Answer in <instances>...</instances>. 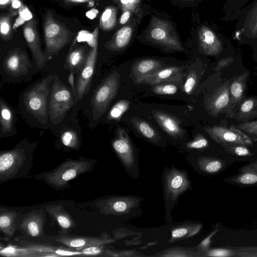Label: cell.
Returning <instances> with one entry per match:
<instances>
[{
    "label": "cell",
    "mask_w": 257,
    "mask_h": 257,
    "mask_svg": "<svg viewBox=\"0 0 257 257\" xmlns=\"http://www.w3.org/2000/svg\"><path fill=\"white\" fill-rule=\"evenodd\" d=\"M119 74L116 71H113L95 90L91 100L94 119L100 117L108 108L116 95L119 87Z\"/></svg>",
    "instance_id": "8992f818"
},
{
    "label": "cell",
    "mask_w": 257,
    "mask_h": 257,
    "mask_svg": "<svg viewBox=\"0 0 257 257\" xmlns=\"http://www.w3.org/2000/svg\"><path fill=\"white\" fill-rule=\"evenodd\" d=\"M189 187L185 175L176 170H173L167 178V189L172 197H175Z\"/></svg>",
    "instance_id": "4316f807"
},
{
    "label": "cell",
    "mask_w": 257,
    "mask_h": 257,
    "mask_svg": "<svg viewBox=\"0 0 257 257\" xmlns=\"http://www.w3.org/2000/svg\"><path fill=\"white\" fill-rule=\"evenodd\" d=\"M133 30L131 27L124 26L118 30L112 38L107 42L105 47L111 51H118L125 48L129 44Z\"/></svg>",
    "instance_id": "83f0119b"
},
{
    "label": "cell",
    "mask_w": 257,
    "mask_h": 257,
    "mask_svg": "<svg viewBox=\"0 0 257 257\" xmlns=\"http://www.w3.org/2000/svg\"><path fill=\"white\" fill-rule=\"evenodd\" d=\"M257 117V98L250 97L245 99L240 104L235 115L238 121H247Z\"/></svg>",
    "instance_id": "f546056e"
},
{
    "label": "cell",
    "mask_w": 257,
    "mask_h": 257,
    "mask_svg": "<svg viewBox=\"0 0 257 257\" xmlns=\"http://www.w3.org/2000/svg\"><path fill=\"white\" fill-rule=\"evenodd\" d=\"M130 102L126 99H121L117 101L111 107L108 113L107 118L108 120H118L122 115L128 109Z\"/></svg>",
    "instance_id": "8d00e7d4"
},
{
    "label": "cell",
    "mask_w": 257,
    "mask_h": 257,
    "mask_svg": "<svg viewBox=\"0 0 257 257\" xmlns=\"http://www.w3.org/2000/svg\"><path fill=\"white\" fill-rule=\"evenodd\" d=\"M197 34L199 48L204 55L218 56L224 50L227 40L216 28L203 24L199 28Z\"/></svg>",
    "instance_id": "9c48e42d"
},
{
    "label": "cell",
    "mask_w": 257,
    "mask_h": 257,
    "mask_svg": "<svg viewBox=\"0 0 257 257\" xmlns=\"http://www.w3.org/2000/svg\"><path fill=\"white\" fill-rule=\"evenodd\" d=\"M256 57H257V50H256Z\"/></svg>",
    "instance_id": "94428289"
},
{
    "label": "cell",
    "mask_w": 257,
    "mask_h": 257,
    "mask_svg": "<svg viewBox=\"0 0 257 257\" xmlns=\"http://www.w3.org/2000/svg\"><path fill=\"white\" fill-rule=\"evenodd\" d=\"M182 1H194V0H182Z\"/></svg>",
    "instance_id": "91938a15"
},
{
    "label": "cell",
    "mask_w": 257,
    "mask_h": 257,
    "mask_svg": "<svg viewBox=\"0 0 257 257\" xmlns=\"http://www.w3.org/2000/svg\"><path fill=\"white\" fill-rule=\"evenodd\" d=\"M201 227V224L182 225L176 227L172 230V239L175 240L192 236L197 233Z\"/></svg>",
    "instance_id": "d590c367"
},
{
    "label": "cell",
    "mask_w": 257,
    "mask_h": 257,
    "mask_svg": "<svg viewBox=\"0 0 257 257\" xmlns=\"http://www.w3.org/2000/svg\"><path fill=\"white\" fill-rule=\"evenodd\" d=\"M187 252H185L183 250H173L169 251L165 254H163V256H190L189 254H186Z\"/></svg>",
    "instance_id": "816d5d0a"
},
{
    "label": "cell",
    "mask_w": 257,
    "mask_h": 257,
    "mask_svg": "<svg viewBox=\"0 0 257 257\" xmlns=\"http://www.w3.org/2000/svg\"><path fill=\"white\" fill-rule=\"evenodd\" d=\"M61 141L63 145L71 150H78L80 142L77 133L73 130L64 132L61 136Z\"/></svg>",
    "instance_id": "74e56055"
},
{
    "label": "cell",
    "mask_w": 257,
    "mask_h": 257,
    "mask_svg": "<svg viewBox=\"0 0 257 257\" xmlns=\"http://www.w3.org/2000/svg\"><path fill=\"white\" fill-rule=\"evenodd\" d=\"M210 137L218 143L250 146L252 141L243 132L234 125L229 127L214 125L203 128Z\"/></svg>",
    "instance_id": "7c38bea8"
},
{
    "label": "cell",
    "mask_w": 257,
    "mask_h": 257,
    "mask_svg": "<svg viewBox=\"0 0 257 257\" xmlns=\"http://www.w3.org/2000/svg\"><path fill=\"white\" fill-rule=\"evenodd\" d=\"M0 107L1 135H6L13 131V114L11 108L2 98L0 100Z\"/></svg>",
    "instance_id": "836d02e7"
},
{
    "label": "cell",
    "mask_w": 257,
    "mask_h": 257,
    "mask_svg": "<svg viewBox=\"0 0 257 257\" xmlns=\"http://www.w3.org/2000/svg\"><path fill=\"white\" fill-rule=\"evenodd\" d=\"M178 85L174 83H162L152 86V91L160 95H172L175 94L178 91Z\"/></svg>",
    "instance_id": "ab89813d"
},
{
    "label": "cell",
    "mask_w": 257,
    "mask_h": 257,
    "mask_svg": "<svg viewBox=\"0 0 257 257\" xmlns=\"http://www.w3.org/2000/svg\"><path fill=\"white\" fill-rule=\"evenodd\" d=\"M104 245L91 246L80 250L83 255H98L102 253Z\"/></svg>",
    "instance_id": "c3c4849f"
},
{
    "label": "cell",
    "mask_w": 257,
    "mask_h": 257,
    "mask_svg": "<svg viewBox=\"0 0 257 257\" xmlns=\"http://www.w3.org/2000/svg\"><path fill=\"white\" fill-rule=\"evenodd\" d=\"M44 209L50 217L57 223L60 229L58 234L70 233L76 227V222L62 204L47 205Z\"/></svg>",
    "instance_id": "d6986e66"
},
{
    "label": "cell",
    "mask_w": 257,
    "mask_h": 257,
    "mask_svg": "<svg viewBox=\"0 0 257 257\" xmlns=\"http://www.w3.org/2000/svg\"><path fill=\"white\" fill-rule=\"evenodd\" d=\"M99 32V27L97 26L93 32L91 33V39L88 42L87 44L91 48L97 47L98 37Z\"/></svg>",
    "instance_id": "f907efd6"
},
{
    "label": "cell",
    "mask_w": 257,
    "mask_h": 257,
    "mask_svg": "<svg viewBox=\"0 0 257 257\" xmlns=\"http://www.w3.org/2000/svg\"><path fill=\"white\" fill-rule=\"evenodd\" d=\"M248 75L247 72L243 73L234 78L230 84V103L226 112L230 117L234 115L233 110L239 105L243 97Z\"/></svg>",
    "instance_id": "cb8c5ba5"
},
{
    "label": "cell",
    "mask_w": 257,
    "mask_h": 257,
    "mask_svg": "<svg viewBox=\"0 0 257 257\" xmlns=\"http://www.w3.org/2000/svg\"><path fill=\"white\" fill-rule=\"evenodd\" d=\"M98 13V11L96 9H92L90 11L87 12L86 16L88 18L92 19L95 18Z\"/></svg>",
    "instance_id": "6f0895ef"
},
{
    "label": "cell",
    "mask_w": 257,
    "mask_h": 257,
    "mask_svg": "<svg viewBox=\"0 0 257 257\" xmlns=\"http://www.w3.org/2000/svg\"><path fill=\"white\" fill-rule=\"evenodd\" d=\"M17 236L14 238L17 244L32 251L35 257L83 255L81 250H77L62 245H54L48 242H38L23 239Z\"/></svg>",
    "instance_id": "30bf717a"
},
{
    "label": "cell",
    "mask_w": 257,
    "mask_h": 257,
    "mask_svg": "<svg viewBox=\"0 0 257 257\" xmlns=\"http://www.w3.org/2000/svg\"><path fill=\"white\" fill-rule=\"evenodd\" d=\"M230 83L231 80L225 82L217 88L207 100V109L212 116H217L220 113L227 112L230 103Z\"/></svg>",
    "instance_id": "ac0fdd59"
},
{
    "label": "cell",
    "mask_w": 257,
    "mask_h": 257,
    "mask_svg": "<svg viewBox=\"0 0 257 257\" xmlns=\"http://www.w3.org/2000/svg\"><path fill=\"white\" fill-rule=\"evenodd\" d=\"M37 142L26 139L12 149L0 152V184L21 178H27L33 165V155Z\"/></svg>",
    "instance_id": "6da1fadb"
},
{
    "label": "cell",
    "mask_w": 257,
    "mask_h": 257,
    "mask_svg": "<svg viewBox=\"0 0 257 257\" xmlns=\"http://www.w3.org/2000/svg\"><path fill=\"white\" fill-rule=\"evenodd\" d=\"M103 0H55L61 6L65 8H71L74 6H86L87 7H93L95 4Z\"/></svg>",
    "instance_id": "60d3db41"
},
{
    "label": "cell",
    "mask_w": 257,
    "mask_h": 257,
    "mask_svg": "<svg viewBox=\"0 0 257 257\" xmlns=\"http://www.w3.org/2000/svg\"><path fill=\"white\" fill-rule=\"evenodd\" d=\"M68 82L72 89L73 93L75 97L76 98V91L75 89V86L74 85V77H73V71H71L70 74L68 77Z\"/></svg>",
    "instance_id": "9f6ffc18"
},
{
    "label": "cell",
    "mask_w": 257,
    "mask_h": 257,
    "mask_svg": "<svg viewBox=\"0 0 257 257\" xmlns=\"http://www.w3.org/2000/svg\"><path fill=\"white\" fill-rule=\"evenodd\" d=\"M21 212L14 209L0 207V231L4 235V240L9 241L18 230L19 219Z\"/></svg>",
    "instance_id": "7402d4cb"
},
{
    "label": "cell",
    "mask_w": 257,
    "mask_h": 257,
    "mask_svg": "<svg viewBox=\"0 0 257 257\" xmlns=\"http://www.w3.org/2000/svg\"><path fill=\"white\" fill-rule=\"evenodd\" d=\"M197 78L195 71H191L189 72L183 85V90L186 94H191L196 85Z\"/></svg>",
    "instance_id": "7bdbcfd3"
},
{
    "label": "cell",
    "mask_w": 257,
    "mask_h": 257,
    "mask_svg": "<svg viewBox=\"0 0 257 257\" xmlns=\"http://www.w3.org/2000/svg\"><path fill=\"white\" fill-rule=\"evenodd\" d=\"M164 66L163 62L157 59L146 58L138 60L132 65V77L137 83L144 77Z\"/></svg>",
    "instance_id": "d4e9b609"
},
{
    "label": "cell",
    "mask_w": 257,
    "mask_h": 257,
    "mask_svg": "<svg viewBox=\"0 0 257 257\" xmlns=\"http://www.w3.org/2000/svg\"><path fill=\"white\" fill-rule=\"evenodd\" d=\"M43 27L46 50L51 55L57 54L71 42L74 35L64 24L54 18L50 11L44 15Z\"/></svg>",
    "instance_id": "3957f363"
},
{
    "label": "cell",
    "mask_w": 257,
    "mask_h": 257,
    "mask_svg": "<svg viewBox=\"0 0 257 257\" xmlns=\"http://www.w3.org/2000/svg\"><path fill=\"white\" fill-rule=\"evenodd\" d=\"M250 0H226L222 10L224 14L221 20L225 22L237 20L241 10L246 7Z\"/></svg>",
    "instance_id": "f1b7e54d"
},
{
    "label": "cell",
    "mask_w": 257,
    "mask_h": 257,
    "mask_svg": "<svg viewBox=\"0 0 257 257\" xmlns=\"http://www.w3.org/2000/svg\"><path fill=\"white\" fill-rule=\"evenodd\" d=\"M96 163V160L82 156L77 159L68 158L52 170L36 175L35 178L55 190L69 189L71 180L93 170Z\"/></svg>",
    "instance_id": "7a4b0ae2"
},
{
    "label": "cell",
    "mask_w": 257,
    "mask_h": 257,
    "mask_svg": "<svg viewBox=\"0 0 257 257\" xmlns=\"http://www.w3.org/2000/svg\"><path fill=\"white\" fill-rule=\"evenodd\" d=\"M185 78L184 67L178 66H164L144 77L136 84L153 85L162 83L181 85Z\"/></svg>",
    "instance_id": "5bb4252c"
},
{
    "label": "cell",
    "mask_w": 257,
    "mask_h": 257,
    "mask_svg": "<svg viewBox=\"0 0 257 257\" xmlns=\"http://www.w3.org/2000/svg\"><path fill=\"white\" fill-rule=\"evenodd\" d=\"M131 12L129 11H123L119 19V23L121 25L124 24L127 22L131 16Z\"/></svg>",
    "instance_id": "11a10c76"
},
{
    "label": "cell",
    "mask_w": 257,
    "mask_h": 257,
    "mask_svg": "<svg viewBox=\"0 0 257 257\" xmlns=\"http://www.w3.org/2000/svg\"><path fill=\"white\" fill-rule=\"evenodd\" d=\"M97 55V47L91 48L86 61L80 70L76 86V98L81 99L88 91L94 71Z\"/></svg>",
    "instance_id": "e0dca14e"
},
{
    "label": "cell",
    "mask_w": 257,
    "mask_h": 257,
    "mask_svg": "<svg viewBox=\"0 0 257 257\" xmlns=\"http://www.w3.org/2000/svg\"><path fill=\"white\" fill-rule=\"evenodd\" d=\"M236 20L232 37L238 42L253 45L257 40V0L245 7Z\"/></svg>",
    "instance_id": "52a82bcc"
},
{
    "label": "cell",
    "mask_w": 257,
    "mask_h": 257,
    "mask_svg": "<svg viewBox=\"0 0 257 257\" xmlns=\"http://www.w3.org/2000/svg\"><path fill=\"white\" fill-rule=\"evenodd\" d=\"M201 169L208 173H215L221 169L223 166L222 162L218 159L202 158L199 161Z\"/></svg>",
    "instance_id": "f35d334b"
},
{
    "label": "cell",
    "mask_w": 257,
    "mask_h": 257,
    "mask_svg": "<svg viewBox=\"0 0 257 257\" xmlns=\"http://www.w3.org/2000/svg\"><path fill=\"white\" fill-rule=\"evenodd\" d=\"M253 45L255 46L257 48V40ZM256 50H257V48H256Z\"/></svg>",
    "instance_id": "680465c9"
},
{
    "label": "cell",
    "mask_w": 257,
    "mask_h": 257,
    "mask_svg": "<svg viewBox=\"0 0 257 257\" xmlns=\"http://www.w3.org/2000/svg\"><path fill=\"white\" fill-rule=\"evenodd\" d=\"M233 255L232 252L228 249L217 248L212 249L207 252L208 256H230Z\"/></svg>",
    "instance_id": "681fc988"
},
{
    "label": "cell",
    "mask_w": 257,
    "mask_h": 257,
    "mask_svg": "<svg viewBox=\"0 0 257 257\" xmlns=\"http://www.w3.org/2000/svg\"><path fill=\"white\" fill-rule=\"evenodd\" d=\"M152 115L160 127L174 138H178L184 133L181 122L174 115L160 110H153Z\"/></svg>",
    "instance_id": "603a6c76"
},
{
    "label": "cell",
    "mask_w": 257,
    "mask_h": 257,
    "mask_svg": "<svg viewBox=\"0 0 257 257\" xmlns=\"http://www.w3.org/2000/svg\"><path fill=\"white\" fill-rule=\"evenodd\" d=\"M18 13L16 10L10 9L9 13L1 14L0 36L3 40L8 41L12 38L14 34L13 18L17 15Z\"/></svg>",
    "instance_id": "d6a6232c"
},
{
    "label": "cell",
    "mask_w": 257,
    "mask_h": 257,
    "mask_svg": "<svg viewBox=\"0 0 257 257\" xmlns=\"http://www.w3.org/2000/svg\"><path fill=\"white\" fill-rule=\"evenodd\" d=\"M208 145L207 140L201 134H198L193 140L187 144V147L190 149H200L206 148Z\"/></svg>",
    "instance_id": "ee69618b"
},
{
    "label": "cell",
    "mask_w": 257,
    "mask_h": 257,
    "mask_svg": "<svg viewBox=\"0 0 257 257\" xmlns=\"http://www.w3.org/2000/svg\"><path fill=\"white\" fill-rule=\"evenodd\" d=\"M89 51L86 46H78L71 49L66 57L64 68L71 71H80L86 61Z\"/></svg>",
    "instance_id": "484cf974"
},
{
    "label": "cell",
    "mask_w": 257,
    "mask_h": 257,
    "mask_svg": "<svg viewBox=\"0 0 257 257\" xmlns=\"http://www.w3.org/2000/svg\"><path fill=\"white\" fill-rule=\"evenodd\" d=\"M73 93L59 79L54 76L50 95L49 116L54 123H59L63 119L74 103Z\"/></svg>",
    "instance_id": "5b68a950"
},
{
    "label": "cell",
    "mask_w": 257,
    "mask_h": 257,
    "mask_svg": "<svg viewBox=\"0 0 257 257\" xmlns=\"http://www.w3.org/2000/svg\"><path fill=\"white\" fill-rule=\"evenodd\" d=\"M46 212L45 209L40 208L22 214L19 219L18 230L27 237H43L45 236Z\"/></svg>",
    "instance_id": "8fae6325"
},
{
    "label": "cell",
    "mask_w": 257,
    "mask_h": 257,
    "mask_svg": "<svg viewBox=\"0 0 257 257\" xmlns=\"http://www.w3.org/2000/svg\"><path fill=\"white\" fill-rule=\"evenodd\" d=\"M116 9L112 6L107 7L101 15L99 20V26L103 31H109L113 29L116 25Z\"/></svg>",
    "instance_id": "e575fe53"
},
{
    "label": "cell",
    "mask_w": 257,
    "mask_h": 257,
    "mask_svg": "<svg viewBox=\"0 0 257 257\" xmlns=\"http://www.w3.org/2000/svg\"><path fill=\"white\" fill-rule=\"evenodd\" d=\"M140 0H118V4L123 11H134L139 6Z\"/></svg>",
    "instance_id": "f6af8a7d"
},
{
    "label": "cell",
    "mask_w": 257,
    "mask_h": 257,
    "mask_svg": "<svg viewBox=\"0 0 257 257\" xmlns=\"http://www.w3.org/2000/svg\"><path fill=\"white\" fill-rule=\"evenodd\" d=\"M232 181L242 185L257 184V161L241 168L239 174Z\"/></svg>",
    "instance_id": "1f68e13d"
},
{
    "label": "cell",
    "mask_w": 257,
    "mask_h": 257,
    "mask_svg": "<svg viewBox=\"0 0 257 257\" xmlns=\"http://www.w3.org/2000/svg\"><path fill=\"white\" fill-rule=\"evenodd\" d=\"M234 58L232 56H226L221 59L214 69V71L219 73L221 71L228 66L233 62Z\"/></svg>",
    "instance_id": "7dc6e473"
},
{
    "label": "cell",
    "mask_w": 257,
    "mask_h": 257,
    "mask_svg": "<svg viewBox=\"0 0 257 257\" xmlns=\"http://www.w3.org/2000/svg\"><path fill=\"white\" fill-rule=\"evenodd\" d=\"M135 204V200L131 198L112 197L98 201L96 206L102 214L116 215L126 212Z\"/></svg>",
    "instance_id": "ffe728a7"
},
{
    "label": "cell",
    "mask_w": 257,
    "mask_h": 257,
    "mask_svg": "<svg viewBox=\"0 0 257 257\" xmlns=\"http://www.w3.org/2000/svg\"><path fill=\"white\" fill-rule=\"evenodd\" d=\"M218 230H215L212 232L209 235L205 238L200 243V246L203 249H206L209 246L210 242L211 237L217 232Z\"/></svg>",
    "instance_id": "f5cc1de1"
},
{
    "label": "cell",
    "mask_w": 257,
    "mask_h": 257,
    "mask_svg": "<svg viewBox=\"0 0 257 257\" xmlns=\"http://www.w3.org/2000/svg\"><path fill=\"white\" fill-rule=\"evenodd\" d=\"M236 127L249 136L257 138V120L244 121Z\"/></svg>",
    "instance_id": "b9f144b4"
},
{
    "label": "cell",
    "mask_w": 257,
    "mask_h": 257,
    "mask_svg": "<svg viewBox=\"0 0 257 257\" xmlns=\"http://www.w3.org/2000/svg\"><path fill=\"white\" fill-rule=\"evenodd\" d=\"M23 33L37 66L42 68L45 65L46 59L41 50L38 24L35 19H31L25 24Z\"/></svg>",
    "instance_id": "2e32d148"
},
{
    "label": "cell",
    "mask_w": 257,
    "mask_h": 257,
    "mask_svg": "<svg viewBox=\"0 0 257 257\" xmlns=\"http://www.w3.org/2000/svg\"><path fill=\"white\" fill-rule=\"evenodd\" d=\"M112 146L116 154L124 164L127 166H131L133 164V147L128 135L123 128H118L116 137L112 141Z\"/></svg>",
    "instance_id": "44dd1931"
},
{
    "label": "cell",
    "mask_w": 257,
    "mask_h": 257,
    "mask_svg": "<svg viewBox=\"0 0 257 257\" xmlns=\"http://www.w3.org/2000/svg\"><path fill=\"white\" fill-rule=\"evenodd\" d=\"M53 79L54 76L50 75L33 85L24 95V103L28 111L43 123L47 120L48 98Z\"/></svg>",
    "instance_id": "277c9868"
},
{
    "label": "cell",
    "mask_w": 257,
    "mask_h": 257,
    "mask_svg": "<svg viewBox=\"0 0 257 257\" xmlns=\"http://www.w3.org/2000/svg\"><path fill=\"white\" fill-rule=\"evenodd\" d=\"M50 237L55 242L77 250L91 246L104 245L112 241V239L106 233H102L100 236H96L77 235L69 233L58 234V235Z\"/></svg>",
    "instance_id": "4fadbf2b"
},
{
    "label": "cell",
    "mask_w": 257,
    "mask_h": 257,
    "mask_svg": "<svg viewBox=\"0 0 257 257\" xmlns=\"http://www.w3.org/2000/svg\"><path fill=\"white\" fill-rule=\"evenodd\" d=\"M3 65L5 71L14 77L27 74L32 68L27 54L20 48L8 52Z\"/></svg>",
    "instance_id": "9a60e30c"
},
{
    "label": "cell",
    "mask_w": 257,
    "mask_h": 257,
    "mask_svg": "<svg viewBox=\"0 0 257 257\" xmlns=\"http://www.w3.org/2000/svg\"><path fill=\"white\" fill-rule=\"evenodd\" d=\"M19 1L22 2L23 0H0V8L1 10H5L8 8L15 1Z\"/></svg>",
    "instance_id": "db71d44e"
},
{
    "label": "cell",
    "mask_w": 257,
    "mask_h": 257,
    "mask_svg": "<svg viewBox=\"0 0 257 257\" xmlns=\"http://www.w3.org/2000/svg\"><path fill=\"white\" fill-rule=\"evenodd\" d=\"M150 41L168 50L183 51L174 28L169 22L153 17L148 34Z\"/></svg>",
    "instance_id": "ba28073f"
},
{
    "label": "cell",
    "mask_w": 257,
    "mask_h": 257,
    "mask_svg": "<svg viewBox=\"0 0 257 257\" xmlns=\"http://www.w3.org/2000/svg\"><path fill=\"white\" fill-rule=\"evenodd\" d=\"M229 149L231 152L238 156H247L251 155L250 151L245 146L240 145H231Z\"/></svg>",
    "instance_id": "bcb514c9"
},
{
    "label": "cell",
    "mask_w": 257,
    "mask_h": 257,
    "mask_svg": "<svg viewBox=\"0 0 257 257\" xmlns=\"http://www.w3.org/2000/svg\"><path fill=\"white\" fill-rule=\"evenodd\" d=\"M131 121L134 128L144 138L154 142L158 141L159 134L148 122L136 116L133 117Z\"/></svg>",
    "instance_id": "4dcf8cb0"
}]
</instances>
